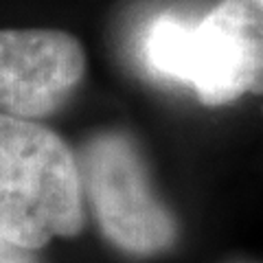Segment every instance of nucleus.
Masks as SVG:
<instances>
[{"label": "nucleus", "mask_w": 263, "mask_h": 263, "mask_svg": "<svg viewBox=\"0 0 263 263\" xmlns=\"http://www.w3.org/2000/svg\"><path fill=\"white\" fill-rule=\"evenodd\" d=\"M84 226L79 162L68 143L40 121L0 114V237L37 252Z\"/></svg>", "instance_id": "f257e3e1"}, {"label": "nucleus", "mask_w": 263, "mask_h": 263, "mask_svg": "<svg viewBox=\"0 0 263 263\" xmlns=\"http://www.w3.org/2000/svg\"><path fill=\"white\" fill-rule=\"evenodd\" d=\"M77 162L84 202L114 250L132 259H154L176 248L180 224L127 134L105 129L90 136Z\"/></svg>", "instance_id": "f03ea898"}, {"label": "nucleus", "mask_w": 263, "mask_h": 263, "mask_svg": "<svg viewBox=\"0 0 263 263\" xmlns=\"http://www.w3.org/2000/svg\"><path fill=\"white\" fill-rule=\"evenodd\" d=\"M141 60L158 81L186 88L209 108L250 92L252 55L228 0L197 22L162 15L143 35Z\"/></svg>", "instance_id": "7ed1b4c3"}, {"label": "nucleus", "mask_w": 263, "mask_h": 263, "mask_svg": "<svg viewBox=\"0 0 263 263\" xmlns=\"http://www.w3.org/2000/svg\"><path fill=\"white\" fill-rule=\"evenodd\" d=\"M81 42L57 29H0V114L42 121L60 112L86 75Z\"/></svg>", "instance_id": "20e7f679"}, {"label": "nucleus", "mask_w": 263, "mask_h": 263, "mask_svg": "<svg viewBox=\"0 0 263 263\" xmlns=\"http://www.w3.org/2000/svg\"><path fill=\"white\" fill-rule=\"evenodd\" d=\"M237 24L252 55V95H263V3L259 0H228Z\"/></svg>", "instance_id": "39448f33"}, {"label": "nucleus", "mask_w": 263, "mask_h": 263, "mask_svg": "<svg viewBox=\"0 0 263 263\" xmlns=\"http://www.w3.org/2000/svg\"><path fill=\"white\" fill-rule=\"evenodd\" d=\"M0 263H37V252L15 246L0 237Z\"/></svg>", "instance_id": "423d86ee"}, {"label": "nucleus", "mask_w": 263, "mask_h": 263, "mask_svg": "<svg viewBox=\"0 0 263 263\" xmlns=\"http://www.w3.org/2000/svg\"><path fill=\"white\" fill-rule=\"evenodd\" d=\"M235 263H252V261H235Z\"/></svg>", "instance_id": "0eeeda50"}, {"label": "nucleus", "mask_w": 263, "mask_h": 263, "mask_svg": "<svg viewBox=\"0 0 263 263\" xmlns=\"http://www.w3.org/2000/svg\"><path fill=\"white\" fill-rule=\"evenodd\" d=\"M259 3H263V0H259Z\"/></svg>", "instance_id": "6e6552de"}]
</instances>
